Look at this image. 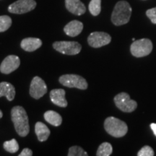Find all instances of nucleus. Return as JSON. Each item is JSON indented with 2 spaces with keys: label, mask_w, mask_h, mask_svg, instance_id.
Masks as SVG:
<instances>
[{
  "label": "nucleus",
  "mask_w": 156,
  "mask_h": 156,
  "mask_svg": "<svg viewBox=\"0 0 156 156\" xmlns=\"http://www.w3.org/2000/svg\"><path fill=\"white\" fill-rule=\"evenodd\" d=\"M146 15L153 24H156V7L148 9L146 12Z\"/></svg>",
  "instance_id": "obj_25"
},
{
  "label": "nucleus",
  "mask_w": 156,
  "mask_h": 156,
  "mask_svg": "<svg viewBox=\"0 0 156 156\" xmlns=\"http://www.w3.org/2000/svg\"><path fill=\"white\" fill-rule=\"evenodd\" d=\"M59 83L67 87H75L80 90L87 88V83L85 78L77 75H64L58 80Z\"/></svg>",
  "instance_id": "obj_5"
},
{
  "label": "nucleus",
  "mask_w": 156,
  "mask_h": 156,
  "mask_svg": "<svg viewBox=\"0 0 156 156\" xmlns=\"http://www.w3.org/2000/svg\"><path fill=\"white\" fill-rule=\"evenodd\" d=\"M132 11L131 6L127 2H118L112 15V23L116 26L126 24L131 17Z\"/></svg>",
  "instance_id": "obj_2"
},
{
  "label": "nucleus",
  "mask_w": 156,
  "mask_h": 156,
  "mask_svg": "<svg viewBox=\"0 0 156 156\" xmlns=\"http://www.w3.org/2000/svg\"><path fill=\"white\" fill-rule=\"evenodd\" d=\"M138 156H153L154 151L150 146H144L141 148V150L138 152Z\"/></svg>",
  "instance_id": "obj_24"
},
{
  "label": "nucleus",
  "mask_w": 156,
  "mask_h": 156,
  "mask_svg": "<svg viewBox=\"0 0 156 156\" xmlns=\"http://www.w3.org/2000/svg\"><path fill=\"white\" fill-rule=\"evenodd\" d=\"M20 65V59L17 56L9 55L2 62L0 72L3 74H10L16 70Z\"/></svg>",
  "instance_id": "obj_11"
},
{
  "label": "nucleus",
  "mask_w": 156,
  "mask_h": 156,
  "mask_svg": "<svg viewBox=\"0 0 156 156\" xmlns=\"http://www.w3.org/2000/svg\"><path fill=\"white\" fill-rule=\"evenodd\" d=\"M113 151L112 146L108 142H103L99 146L96 155L97 156H109L112 155Z\"/></svg>",
  "instance_id": "obj_19"
},
{
  "label": "nucleus",
  "mask_w": 156,
  "mask_h": 156,
  "mask_svg": "<svg viewBox=\"0 0 156 156\" xmlns=\"http://www.w3.org/2000/svg\"><path fill=\"white\" fill-rule=\"evenodd\" d=\"M56 51L66 55H76L80 52L82 46L76 41H56L53 44Z\"/></svg>",
  "instance_id": "obj_7"
},
{
  "label": "nucleus",
  "mask_w": 156,
  "mask_h": 156,
  "mask_svg": "<svg viewBox=\"0 0 156 156\" xmlns=\"http://www.w3.org/2000/svg\"><path fill=\"white\" fill-rule=\"evenodd\" d=\"M36 7L34 0H17L9 6L8 11L13 14H24L34 10Z\"/></svg>",
  "instance_id": "obj_8"
},
{
  "label": "nucleus",
  "mask_w": 156,
  "mask_h": 156,
  "mask_svg": "<svg viewBox=\"0 0 156 156\" xmlns=\"http://www.w3.org/2000/svg\"><path fill=\"white\" fill-rule=\"evenodd\" d=\"M35 132H36L38 140L40 142H44L47 140L51 133L48 126L41 122H37L35 125Z\"/></svg>",
  "instance_id": "obj_17"
},
{
  "label": "nucleus",
  "mask_w": 156,
  "mask_h": 156,
  "mask_svg": "<svg viewBox=\"0 0 156 156\" xmlns=\"http://www.w3.org/2000/svg\"><path fill=\"white\" fill-rule=\"evenodd\" d=\"M83 29V24L80 21L73 20L65 25L64 31L67 36L76 37L80 34Z\"/></svg>",
  "instance_id": "obj_14"
},
{
  "label": "nucleus",
  "mask_w": 156,
  "mask_h": 156,
  "mask_svg": "<svg viewBox=\"0 0 156 156\" xmlns=\"http://www.w3.org/2000/svg\"><path fill=\"white\" fill-rule=\"evenodd\" d=\"M65 90L63 89H54L50 92V99L56 106L65 108L68 104L65 98Z\"/></svg>",
  "instance_id": "obj_12"
},
{
  "label": "nucleus",
  "mask_w": 156,
  "mask_h": 156,
  "mask_svg": "<svg viewBox=\"0 0 156 156\" xmlns=\"http://www.w3.org/2000/svg\"><path fill=\"white\" fill-rule=\"evenodd\" d=\"M66 8L76 15H82L86 11V7L80 0H65Z\"/></svg>",
  "instance_id": "obj_13"
},
{
  "label": "nucleus",
  "mask_w": 156,
  "mask_h": 156,
  "mask_svg": "<svg viewBox=\"0 0 156 156\" xmlns=\"http://www.w3.org/2000/svg\"><path fill=\"white\" fill-rule=\"evenodd\" d=\"M3 147L6 151L10 153H17L19 150V145L15 139L5 142L3 144Z\"/></svg>",
  "instance_id": "obj_20"
},
{
  "label": "nucleus",
  "mask_w": 156,
  "mask_h": 156,
  "mask_svg": "<svg viewBox=\"0 0 156 156\" xmlns=\"http://www.w3.org/2000/svg\"><path fill=\"white\" fill-rule=\"evenodd\" d=\"M12 25V19L7 15L0 16V33L5 32L10 28Z\"/></svg>",
  "instance_id": "obj_22"
},
{
  "label": "nucleus",
  "mask_w": 156,
  "mask_h": 156,
  "mask_svg": "<svg viewBox=\"0 0 156 156\" xmlns=\"http://www.w3.org/2000/svg\"><path fill=\"white\" fill-rule=\"evenodd\" d=\"M153 50V44L150 39L142 38L134 41L131 45L130 51L135 57H143L149 55Z\"/></svg>",
  "instance_id": "obj_4"
},
{
  "label": "nucleus",
  "mask_w": 156,
  "mask_h": 156,
  "mask_svg": "<svg viewBox=\"0 0 156 156\" xmlns=\"http://www.w3.org/2000/svg\"><path fill=\"white\" fill-rule=\"evenodd\" d=\"M42 41L37 38H26L21 41L20 46L23 50L28 52L34 51L41 46Z\"/></svg>",
  "instance_id": "obj_15"
},
{
  "label": "nucleus",
  "mask_w": 156,
  "mask_h": 156,
  "mask_svg": "<svg viewBox=\"0 0 156 156\" xmlns=\"http://www.w3.org/2000/svg\"><path fill=\"white\" fill-rule=\"evenodd\" d=\"M44 116L45 120L53 126H58L61 125L62 123V116L54 111H47L44 113Z\"/></svg>",
  "instance_id": "obj_18"
},
{
  "label": "nucleus",
  "mask_w": 156,
  "mask_h": 156,
  "mask_svg": "<svg viewBox=\"0 0 156 156\" xmlns=\"http://www.w3.org/2000/svg\"><path fill=\"white\" fill-rule=\"evenodd\" d=\"M33 151L29 148H24L21 153L20 154L19 156H32Z\"/></svg>",
  "instance_id": "obj_26"
},
{
  "label": "nucleus",
  "mask_w": 156,
  "mask_h": 156,
  "mask_svg": "<svg viewBox=\"0 0 156 156\" xmlns=\"http://www.w3.org/2000/svg\"><path fill=\"white\" fill-rule=\"evenodd\" d=\"M47 86L45 82L38 76L34 77L31 81L30 95L35 99H39L47 93Z\"/></svg>",
  "instance_id": "obj_9"
},
{
  "label": "nucleus",
  "mask_w": 156,
  "mask_h": 156,
  "mask_svg": "<svg viewBox=\"0 0 156 156\" xmlns=\"http://www.w3.org/2000/svg\"><path fill=\"white\" fill-rule=\"evenodd\" d=\"M15 88L11 83L2 82L0 83V98L5 96L9 101L14 100L15 96Z\"/></svg>",
  "instance_id": "obj_16"
},
{
  "label": "nucleus",
  "mask_w": 156,
  "mask_h": 156,
  "mask_svg": "<svg viewBox=\"0 0 156 156\" xmlns=\"http://www.w3.org/2000/svg\"><path fill=\"white\" fill-rule=\"evenodd\" d=\"M112 41V37L105 32H93L87 38V42L91 47L100 48L108 45Z\"/></svg>",
  "instance_id": "obj_10"
},
{
  "label": "nucleus",
  "mask_w": 156,
  "mask_h": 156,
  "mask_svg": "<svg viewBox=\"0 0 156 156\" xmlns=\"http://www.w3.org/2000/svg\"><path fill=\"white\" fill-rule=\"evenodd\" d=\"M89 11L93 16H97L101 11V0H91L89 4Z\"/></svg>",
  "instance_id": "obj_21"
},
{
  "label": "nucleus",
  "mask_w": 156,
  "mask_h": 156,
  "mask_svg": "<svg viewBox=\"0 0 156 156\" xmlns=\"http://www.w3.org/2000/svg\"><path fill=\"white\" fill-rule=\"evenodd\" d=\"M104 128L108 133L114 137H122L128 132L126 124L123 121L110 116L104 122Z\"/></svg>",
  "instance_id": "obj_3"
},
{
  "label": "nucleus",
  "mask_w": 156,
  "mask_h": 156,
  "mask_svg": "<svg viewBox=\"0 0 156 156\" xmlns=\"http://www.w3.org/2000/svg\"><path fill=\"white\" fill-rule=\"evenodd\" d=\"M114 103L116 107L124 112L130 113L134 112L137 107L135 101L131 100L126 93H120L114 98Z\"/></svg>",
  "instance_id": "obj_6"
},
{
  "label": "nucleus",
  "mask_w": 156,
  "mask_h": 156,
  "mask_svg": "<svg viewBox=\"0 0 156 156\" xmlns=\"http://www.w3.org/2000/svg\"><path fill=\"white\" fill-rule=\"evenodd\" d=\"M151 127L152 129V130H153L154 134L156 136V124H155V123H152L151 124Z\"/></svg>",
  "instance_id": "obj_27"
},
{
  "label": "nucleus",
  "mask_w": 156,
  "mask_h": 156,
  "mask_svg": "<svg viewBox=\"0 0 156 156\" xmlns=\"http://www.w3.org/2000/svg\"><path fill=\"white\" fill-rule=\"evenodd\" d=\"M87 153L80 146H73L69 149L68 156H87Z\"/></svg>",
  "instance_id": "obj_23"
},
{
  "label": "nucleus",
  "mask_w": 156,
  "mask_h": 156,
  "mask_svg": "<svg viewBox=\"0 0 156 156\" xmlns=\"http://www.w3.org/2000/svg\"><path fill=\"white\" fill-rule=\"evenodd\" d=\"M2 116H3V114H2V111L0 110V119H1L2 117Z\"/></svg>",
  "instance_id": "obj_28"
},
{
  "label": "nucleus",
  "mask_w": 156,
  "mask_h": 156,
  "mask_svg": "<svg viewBox=\"0 0 156 156\" xmlns=\"http://www.w3.org/2000/svg\"><path fill=\"white\" fill-rule=\"evenodd\" d=\"M11 118L15 131L21 136H27L30 132V126L28 122V116L24 108L17 106L11 110Z\"/></svg>",
  "instance_id": "obj_1"
}]
</instances>
